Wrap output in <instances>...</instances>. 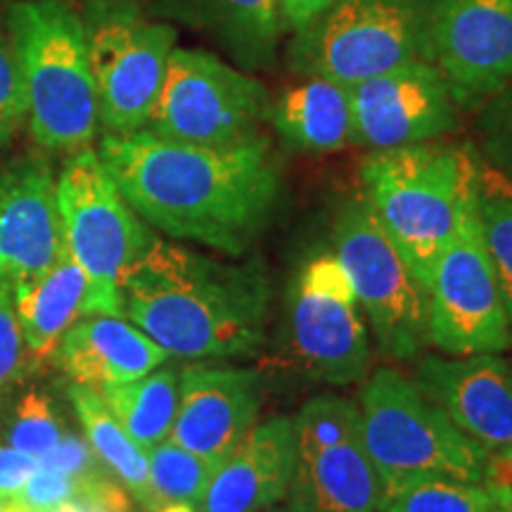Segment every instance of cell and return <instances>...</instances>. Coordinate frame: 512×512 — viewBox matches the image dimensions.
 I'll return each instance as SVG.
<instances>
[{"label":"cell","instance_id":"obj_1","mask_svg":"<svg viewBox=\"0 0 512 512\" xmlns=\"http://www.w3.org/2000/svg\"><path fill=\"white\" fill-rule=\"evenodd\" d=\"M98 155L145 223L226 256L254 247L283 197V178L264 136L202 147L150 131L107 133Z\"/></svg>","mask_w":512,"mask_h":512},{"label":"cell","instance_id":"obj_2","mask_svg":"<svg viewBox=\"0 0 512 512\" xmlns=\"http://www.w3.org/2000/svg\"><path fill=\"white\" fill-rule=\"evenodd\" d=\"M121 316L169 356L249 358L266 344L271 278L259 261L226 264L155 238L119 285Z\"/></svg>","mask_w":512,"mask_h":512},{"label":"cell","instance_id":"obj_3","mask_svg":"<svg viewBox=\"0 0 512 512\" xmlns=\"http://www.w3.org/2000/svg\"><path fill=\"white\" fill-rule=\"evenodd\" d=\"M361 181L375 216L427 294L441 252L477 216L482 159L470 145L430 140L370 152Z\"/></svg>","mask_w":512,"mask_h":512},{"label":"cell","instance_id":"obj_4","mask_svg":"<svg viewBox=\"0 0 512 512\" xmlns=\"http://www.w3.org/2000/svg\"><path fill=\"white\" fill-rule=\"evenodd\" d=\"M8 31L22 67L31 136L53 152L86 150L100 112L83 19L62 0H17Z\"/></svg>","mask_w":512,"mask_h":512},{"label":"cell","instance_id":"obj_5","mask_svg":"<svg viewBox=\"0 0 512 512\" xmlns=\"http://www.w3.org/2000/svg\"><path fill=\"white\" fill-rule=\"evenodd\" d=\"M358 411L387 498L432 479L482 484L484 448L399 370H375L358 394Z\"/></svg>","mask_w":512,"mask_h":512},{"label":"cell","instance_id":"obj_6","mask_svg":"<svg viewBox=\"0 0 512 512\" xmlns=\"http://www.w3.org/2000/svg\"><path fill=\"white\" fill-rule=\"evenodd\" d=\"M444 0H330L294 29L290 67L354 86L411 62H434V27Z\"/></svg>","mask_w":512,"mask_h":512},{"label":"cell","instance_id":"obj_7","mask_svg":"<svg viewBox=\"0 0 512 512\" xmlns=\"http://www.w3.org/2000/svg\"><path fill=\"white\" fill-rule=\"evenodd\" d=\"M64 245L86 275L83 316H121L119 285L157 235L124 200L91 147L74 152L57 176Z\"/></svg>","mask_w":512,"mask_h":512},{"label":"cell","instance_id":"obj_8","mask_svg":"<svg viewBox=\"0 0 512 512\" xmlns=\"http://www.w3.org/2000/svg\"><path fill=\"white\" fill-rule=\"evenodd\" d=\"M283 339L287 361L309 380L335 387L366 382L373 363L368 328L332 252L306 259L287 285Z\"/></svg>","mask_w":512,"mask_h":512},{"label":"cell","instance_id":"obj_9","mask_svg":"<svg viewBox=\"0 0 512 512\" xmlns=\"http://www.w3.org/2000/svg\"><path fill=\"white\" fill-rule=\"evenodd\" d=\"M332 254L354 285L377 349L389 361H411L427 344V294L366 195L347 202L332 228Z\"/></svg>","mask_w":512,"mask_h":512},{"label":"cell","instance_id":"obj_10","mask_svg":"<svg viewBox=\"0 0 512 512\" xmlns=\"http://www.w3.org/2000/svg\"><path fill=\"white\" fill-rule=\"evenodd\" d=\"M271 95L207 50L174 48L145 131L176 143L230 147L259 138Z\"/></svg>","mask_w":512,"mask_h":512},{"label":"cell","instance_id":"obj_11","mask_svg":"<svg viewBox=\"0 0 512 512\" xmlns=\"http://www.w3.org/2000/svg\"><path fill=\"white\" fill-rule=\"evenodd\" d=\"M290 512H382L387 494L363 439L358 403L323 394L294 415Z\"/></svg>","mask_w":512,"mask_h":512},{"label":"cell","instance_id":"obj_12","mask_svg":"<svg viewBox=\"0 0 512 512\" xmlns=\"http://www.w3.org/2000/svg\"><path fill=\"white\" fill-rule=\"evenodd\" d=\"M86 24L100 124L110 136L145 131L162 91L176 31L133 0H95Z\"/></svg>","mask_w":512,"mask_h":512},{"label":"cell","instance_id":"obj_13","mask_svg":"<svg viewBox=\"0 0 512 512\" xmlns=\"http://www.w3.org/2000/svg\"><path fill=\"white\" fill-rule=\"evenodd\" d=\"M427 344L444 356L503 354L512 323L477 216L441 252L427 290Z\"/></svg>","mask_w":512,"mask_h":512},{"label":"cell","instance_id":"obj_14","mask_svg":"<svg viewBox=\"0 0 512 512\" xmlns=\"http://www.w3.org/2000/svg\"><path fill=\"white\" fill-rule=\"evenodd\" d=\"M354 143L394 150L439 140L458 126V102L434 62H411L349 86Z\"/></svg>","mask_w":512,"mask_h":512},{"label":"cell","instance_id":"obj_15","mask_svg":"<svg viewBox=\"0 0 512 512\" xmlns=\"http://www.w3.org/2000/svg\"><path fill=\"white\" fill-rule=\"evenodd\" d=\"M434 64L458 107L486 105L512 83V0H444Z\"/></svg>","mask_w":512,"mask_h":512},{"label":"cell","instance_id":"obj_16","mask_svg":"<svg viewBox=\"0 0 512 512\" xmlns=\"http://www.w3.org/2000/svg\"><path fill=\"white\" fill-rule=\"evenodd\" d=\"M67 254L57 178L43 159L0 174V287L12 299L29 290Z\"/></svg>","mask_w":512,"mask_h":512},{"label":"cell","instance_id":"obj_17","mask_svg":"<svg viewBox=\"0 0 512 512\" xmlns=\"http://www.w3.org/2000/svg\"><path fill=\"white\" fill-rule=\"evenodd\" d=\"M266 392L268 380L259 370L207 363L183 368L169 439L221 465L230 448L256 425Z\"/></svg>","mask_w":512,"mask_h":512},{"label":"cell","instance_id":"obj_18","mask_svg":"<svg viewBox=\"0 0 512 512\" xmlns=\"http://www.w3.org/2000/svg\"><path fill=\"white\" fill-rule=\"evenodd\" d=\"M413 382L453 425L489 451L512 448V366L501 354L425 356Z\"/></svg>","mask_w":512,"mask_h":512},{"label":"cell","instance_id":"obj_19","mask_svg":"<svg viewBox=\"0 0 512 512\" xmlns=\"http://www.w3.org/2000/svg\"><path fill=\"white\" fill-rule=\"evenodd\" d=\"M294 418L256 422L221 460L204 491L200 512H256L283 503L294 472Z\"/></svg>","mask_w":512,"mask_h":512},{"label":"cell","instance_id":"obj_20","mask_svg":"<svg viewBox=\"0 0 512 512\" xmlns=\"http://www.w3.org/2000/svg\"><path fill=\"white\" fill-rule=\"evenodd\" d=\"M169 354L124 316L79 318L57 349V363L74 384L102 392L164 366Z\"/></svg>","mask_w":512,"mask_h":512},{"label":"cell","instance_id":"obj_21","mask_svg":"<svg viewBox=\"0 0 512 512\" xmlns=\"http://www.w3.org/2000/svg\"><path fill=\"white\" fill-rule=\"evenodd\" d=\"M268 121L290 150L304 155H328L354 143L349 86L320 76H302L271 100Z\"/></svg>","mask_w":512,"mask_h":512},{"label":"cell","instance_id":"obj_22","mask_svg":"<svg viewBox=\"0 0 512 512\" xmlns=\"http://www.w3.org/2000/svg\"><path fill=\"white\" fill-rule=\"evenodd\" d=\"M86 290L81 266L64 254L36 285L12 299L31 366L55 361L62 337L83 316Z\"/></svg>","mask_w":512,"mask_h":512},{"label":"cell","instance_id":"obj_23","mask_svg":"<svg viewBox=\"0 0 512 512\" xmlns=\"http://www.w3.org/2000/svg\"><path fill=\"white\" fill-rule=\"evenodd\" d=\"M69 401H72L76 415H79L83 432L95 456L119 484L131 494L145 510L157 512L159 503L152 494L150 484V465H147V451L131 439L114 413L107 408L105 399L93 389L72 384L69 389Z\"/></svg>","mask_w":512,"mask_h":512},{"label":"cell","instance_id":"obj_24","mask_svg":"<svg viewBox=\"0 0 512 512\" xmlns=\"http://www.w3.org/2000/svg\"><path fill=\"white\" fill-rule=\"evenodd\" d=\"M178 384L181 370L159 366L138 380L102 389L98 394L131 439L150 451L171 437L178 411Z\"/></svg>","mask_w":512,"mask_h":512},{"label":"cell","instance_id":"obj_25","mask_svg":"<svg viewBox=\"0 0 512 512\" xmlns=\"http://www.w3.org/2000/svg\"><path fill=\"white\" fill-rule=\"evenodd\" d=\"M230 48L247 67L273 62L275 46L285 31L280 0H209Z\"/></svg>","mask_w":512,"mask_h":512},{"label":"cell","instance_id":"obj_26","mask_svg":"<svg viewBox=\"0 0 512 512\" xmlns=\"http://www.w3.org/2000/svg\"><path fill=\"white\" fill-rule=\"evenodd\" d=\"M477 221L512 323V181L482 164Z\"/></svg>","mask_w":512,"mask_h":512},{"label":"cell","instance_id":"obj_27","mask_svg":"<svg viewBox=\"0 0 512 512\" xmlns=\"http://www.w3.org/2000/svg\"><path fill=\"white\" fill-rule=\"evenodd\" d=\"M147 465H150V484L159 508L164 505H200L209 479L216 472V463L197 456L188 448L174 444L171 439L147 451Z\"/></svg>","mask_w":512,"mask_h":512},{"label":"cell","instance_id":"obj_28","mask_svg":"<svg viewBox=\"0 0 512 512\" xmlns=\"http://www.w3.org/2000/svg\"><path fill=\"white\" fill-rule=\"evenodd\" d=\"M382 512H494V503L484 484L432 479L389 496Z\"/></svg>","mask_w":512,"mask_h":512},{"label":"cell","instance_id":"obj_29","mask_svg":"<svg viewBox=\"0 0 512 512\" xmlns=\"http://www.w3.org/2000/svg\"><path fill=\"white\" fill-rule=\"evenodd\" d=\"M62 437L64 430L50 396L43 394L41 389H29L15 406V415L8 427V444L41 460L53 451Z\"/></svg>","mask_w":512,"mask_h":512},{"label":"cell","instance_id":"obj_30","mask_svg":"<svg viewBox=\"0 0 512 512\" xmlns=\"http://www.w3.org/2000/svg\"><path fill=\"white\" fill-rule=\"evenodd\" d=\"M27 121L22 67L10 31L0 27V145H8Z\"/></svg>","mask_w":512,"mask_h":512},{"label":"cell","instance_id":"obj_31","mask_svg":"<svg viewBox=\"0 0 512 512\" xmlns=\"http://www.w3.org/2000/svg\"><path fill=\"white\" fill-rule=\"evenodd\" d=\"M482 138L486 155L512 181V83L486 102Z\"/></svg>","mask_w":512,"mask_h":512},{"label":"cell","instance_id":"obj_32","mask_svg":"<svg viewBox=\"0 0 512 512\" xmlns=\"http://www.w3.org/2000/svg\"><path fill=\"white\" fill-rule=\"evenodd\" d=\"M24 337L15 313V302L0 287V392L10 387L24 370Z\"/></svg>","mask_w":512,"mask_h":512},{"label":"cell","instance_id":"obj_33","mask_svg":"<svg viewBox=\"0 0 512 512\" xmlns=\"http://www.w3.org/2000/svg\"><path fill=\"white\" fill-rule=\"evenodd\" d=\"M38 465L48 467V470H57L64 472V475H74V477H95V475H105L102 470L98 456L88 444V439H81L79 434H67L57 441V446L53 451L46 453Z\"/></svg>","mask_w":512,"mask_h":512},{"label":"cell","instance_id":"obj_34","mask_svg":"<svg viewBox=\"0 0 512 512\" xmlns=\"http://www.w3.org/2000/svg\"><path fill=\"white\" fill-rule=\"evenodd\" d=\"M482 484L489 491L494 512H512V448L486 453Z\"/></svg>","mask_w":512,"mask_h":512},{"label":"cell","instance_id":"obj_35","mask_svg":"<svg viewBox=\"0 0 512 512\" xmlns=\"http://www.w3.org/2000/svg\"><path fill=\"white\" fill-rule=\"evenodd\" d=\"M38 470V460L27 453L17 451V448L0 446V498L10 501L19 494L29 477Z\"/></svg>","mask_w":512,"mask_h":512},{"label":"cell","instance_id":"obj_36","mask_svg":"<svg viewBox=\"0 0 512 512\" xmlns=\"http://www.w3.org/2000/svg\"><path fill=\"white\" fill-rule=\"evenodd\" d=\"M328 3L330 0H280V5H283L285 29L294 31L304 27V24L309 22L313 15H318Z\"/></svg>","mask_w":512,"mask_h":512},{"label":"cell","instance_id":"obj_37","mask_svg":"<svg viewBox=\"0 0 512 512\" xmlns=\"http://www.w3.org/2000/svg\"><path fill=\"white\" fill-rule=\"evenodd\" d=\"M55 512H114L107 508L105 503L95 501V498H79V501H72L62 508H57Z\"/></svg>","mask_w":512,"mask_h":512},{"label":"cell","instance_id":"obj_38","mask_svg":"<svg viewBox=\"0 0 512 512\" xmlns=\"http://www.w3.org/2000/svg\"><path fill=\"white\" fill-rule=\"evenodd\" d=\"M0 512H27V510H24L19 503L12 501V498L10 501H3V498H0Z\"/></svg>","mask_w":512,"mask_h":512},{"label":"cell","instance_id":"obj_39","mask_svg":"<svg viewBox=\"0 0 512 512\" xmlns=\"http://www.w3.org/2000/svg\"><path fill=\"white\" fill-rule=\"evenodd\" d=\"M256 512H290V508H280V505H271V508L256 510Z\"/></svg>","mask_w":512,"mask_h":512},{"label":"cell","instance_id":"obj_40","mask_svg":"<svg viewBox=\"0 0 512 512\" xmlns=\"http://www.w3.org/2000/svg\"><path fill=\"white\" fill-rule=\"evenodd\" d=\"M510 366H512V361H510Z\"/></svg>","mask_w":512,"mask_h":512}]
</instances>
